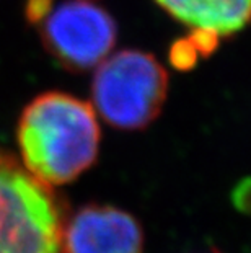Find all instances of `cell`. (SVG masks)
<instances>
[{
    "label": "cell",
    "mask_w": 251,
    "mask_h": 253,
    "mask_svg": "<svg viewBox=\"0 0 251 253\" xmlns=\"http://www.w3.org/2000/svg\"><path fill=\"white\" fill-rule=\"evenodd\" d=\"M20 162L49 186L77 180L97 162L100 123L93 106L64 91L33 98L17 126Z\"/></svg>",
    "instance_id": "obj_1"
},
{
    "label": "cell",
    "mask_w": 251,
    "mask_h": 253,
    "mask_svg": "<svg viewBox=\"0 0 251 253\" xmlns=\"http://www.w3.org/2000/svg\"><path fill=\"white\" fill-rule=\"evenodd\" d=\"M64 222L52 186L0 150V253H64Z\"/></svg>",
    "instance_id": "obj_2"
},
{
    "label": "cell",
    "mask_w": 251,
    "mask_h": 253,
    "mask_svg": "<svg viewBox=\"0 0 251 253\" xmlns=\"http://www.w3.org/2000/svg\"><path fill=\"white\" fill-rule=\"evenodd\" d=\"M168 93V74L152 54L122 49L95 67L92 106L109 126L147 127L160 115Z\"/></svg>",
    "instance_id": "obj_3"
},
{
    "label": "cell",
    "mask_w": 251,
    "mask_h": 253,
    "mask_svg": "<svg viewBox=\"0 0 251 253\" xmlns=\"http://www.w3.org/2000/svg\"><path fill=\"white\" fill-rule=\"evenodd\" d=\"M25 15L44 49L71 72L95 69L116 44L113 17L93 0H26Z\"/></svg>",
    "instance_id": "obj_4"
},
{
    "label": "cell",
    "mask_w": 251,
    "mask_h": 253,
    "mask_svg": "<svg viewBox=\"0 0 251 253\" xmlns=\"http://www.w3.org/2000/svg\"><path fill=\"white\" fill-rule=\"evenodd\" d=\"M62 252L142 253L143 232L129 212L105 204H88L66 216Z\"/></svg>",
    "instance_id": "obj_5"
},
{
    "label": "cell",
    "mask_w": 251,
    "mask_h": 253,
    "mask_svg": "<svg viewBox=\"0 0 251 253\" xmlns=\"http://www.w3.org/2000/svg\"><path fill=\"white\" fill-rule=\"evenodd\" d=\"M170 17L191 31L193 52L214 49L223 38L251 23V0H155Z\"/></svg>",
    "instance_id": "obj_6"
}]
</instances>
